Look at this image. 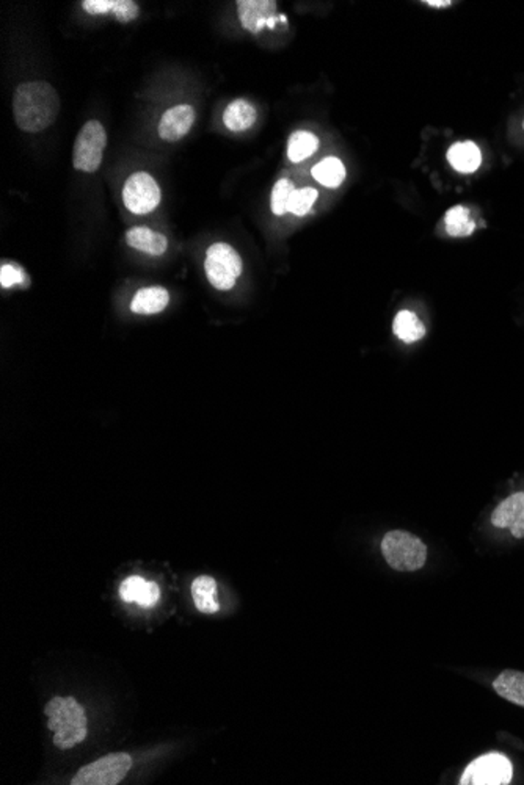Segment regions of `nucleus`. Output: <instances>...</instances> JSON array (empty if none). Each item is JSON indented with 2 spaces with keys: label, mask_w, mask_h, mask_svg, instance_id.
<instances>
[{
  "label": "nucleus",
  "mask_w": 524,
  "mask_h": 785,
  "mask_svg": "<svg viewBox=\"0 0 524 785\" xmlns=\"http://www.w3.org/2000/svg\"><path fill=\"white\" fill-rule=\"evenodd\" d=\"M23 280V270L17 269L15 265H2V270H0V286L4 287V289L21 284Z\"/></svg>",
  "instance_id": "nucleus-26"
},
{
  "label": "nucleus",
  "mask_w": 524,
  "mask_h": 785,
  "mask_svg": "<svg viewBox=\"0 0 524 785\" xmlns=\"http://www.w3.org/2000/svg\"><path fill=\"white\" fill-rule=\"evenodd\" d=\"M523 129H524V120H523Z\"/></svg>",
  "instance_id": "nucleus-30"
},
{
  "label": "nucleus",
  "mask_w": 524,
  "mask_h": 785,
  "mask_svg": "<svg viewBox=\"0 0 524 785\" xmlns=\"http://www.w3.org/2000/svg\"><path fill=\"white\" fill-rule=\"evenodd\" d=\"M446 232L451 237H469L476 231V221L473 220L471 210L465 206H454L444 215Z\"/></svg>",
  "instance_id": "nucleus-20"
},
{
  "label": "nucleus",
  "mask_w": 524,
  "mask_h": 785,
  "mask_svg": "<svg viewBox=\"0 0 524 785\" xmlns=\"http://www.w3.org/2000/svg\"><path fill=\"white\" fill-rule=\"evenodd\" d=\"M425 5L433 6V8H444V6L453 5L451 0H427Z\"/></svg>",
  "instance_id": "nucleus-29"
},
{
  "label": "nucleus",
  "mask_w": 524,
  "mask_h": 785,
  "mask_svg": "<svg viewBox=\"0 0 524 785\" xmlns=\"http://www.w3.org/2000/svg\"><path fill=\"white\" fill-rule=\"evenodd\" d=\"M133 767V758L123 752L109 754L79 769L72 785H115L126 778Z\"/></svg>",
  "instance_id": "nucleus-7"
},
{
  "label": "nucleus",
  "mask_w": 524,
  "mask_h": 785,
  "mask_svg": "<svg viewBox=\"0 0 524 785\" xmlns=\"http://www.w3.org/2000/svg\"><path fill=\"white\" fill-rule=\"evenodd\" d=\"M127 245L149 256H162L168 248V240L164 234L149 228H133L126 234Z\"/></svg>",
  "instance_id": "nucleus-12"
},
{
  "label": "nucleus",
  "mask_w": 524,
  "mask_h": 785,
  "mask_svg": "<svg viewBox=\"0 0 524 785\" xmlns=\"http://www.w3.org/2000/svg\"><path fill=\"white\" fill-rule=\"evenodd\" d=\"M162 199L159 186L155 177L138 171L127 179L123 188V203L129 212L135 215H146L157 207Z\"/></svg>",
  "instance_id": "nucleus-8"
},
{
  "label": "nucleus",
  "mask_w": 524,
  "mask_h": 785,
  "mask_svg": "<svg viewBox=\"0 0 524 785\" xmlns=\"http://www.w3.org/2000/svg\"><path fill=\"white\" fill-rule=\"evenodd\" d=\"M276 2L272 0H239L238 15L245 30L258 34L262 28L275 27Z\"/></svg>",
  "instance_id": "nucleus-9"
},
{
  "label": "nucleus",
  "mask_w": 524,
  "mask_h": 785,
  "mask_svg": "<svg viewBox=\"0 0 524 785\" xmlns=\"http://www.w3.org/2000/svg\"><path fill=\"white\" fill-rule=\"evenodd\" d=\"M13 113L21 131L41 133L52 126L60 113V96L43 80L21 83L13 98Z\"/></svg>",
  "instance_id": "nucleus-1"
},
{
  "label": "nucleus",
  "mask_w": 524,
  "mask_h": 785,
  "mask_svg": "<svg viewBox=\"0 0 524 785\" xmlns=\"http://www.w3.org/2000/svg\"><path fill=\"white\" fill-rule=\"evenodd\" d=\"M168 302H170V293L164 287H144L135 293L131 302V311L140 315H155L162 313Z\"/></svg>",
  "instance_id": "nucleus-13"
},
{
  "label": "nucleus",
  "mask_w": 524,
  "mask_h": 785,
  "mask_svg": "<svg viewBox=\"0 0 524 785\" xmlns=\"http://www.w3.org/2000/svg\"><path fill=\"white\" fill-rule=\"evenodd\" d=\"M192 598L201 613L212 615L220 610L217 602V583L212 577L201 576L192 583Z\"/></svg>",
  "instance_id": "nucleus-18"
},
{
  "label": "nucleus",
  "mask_w": 524,
  "mask_h": 785,
  "mask_svg": "<svg viewBox=\"0 0 524 785\" xmlns=\"http://www.w3.org/2000/svg\"><path fill=\"white\" fill-rule=\"evenodd\" d=\"M45 714L49 718V729L56 732L54 745L57 748L71 749L87 738V715L74 697L50 699Z\"/></svg>",
  "instance_id": "nucleus-2"
},
{
  "label": "nucleus",
  "mask_w": 524,
  "mask_h": 785,
  "mask_svg": "<svg viewBox=\"0 0 524 785\" xmlns=\"http://www.w3.org/2000/svg\"><path fill=\"white\" fill-rule=\"evenodd\" d=\"M315 199H317V192L315 188L305 187L294 190L293 196L289 199L287 212H291L295 217H305L309 210L313 209Z\"/></svg>",
  "instance_id": "nucleus-23"
},
{
  "label": "nucleus",
  "mask_w": 524,
  "mask_h": 785,
  "mask_svg": "<svg viewBox=\"0 0 524 785\" xmlns=\"http://www.w3.org/2000/svg\"><path fill=\"white\" fill-rule=\"evenodd\" d=\"M447 160L458 173H475L482 164V154L477 144L473 142H458L447 151Z\"/></svg>",
  "instance_id": "nucleus-17"
},
{
  "label": "nucleus",
  "mask_w": 524,
  "mask_h": 785,
  "mask_svg": "<svg viewBox=\"0 0 524 785\" xmlns=\"http://www.w3.org/2000/svg\"><path fill=\"white\" fill-rule=\"evenodd\" d=\"M524 519V491L510 494L491 513L490 521L499 530L512 527Z\"/></svg>",
  "instance_id": "nucleus-14"
},
{
  "label": "nucleus",
  "mask_w": 524,
  "mask_h": 785,
  "mask_svg": "<svg viewBox=\"0 0 524 785\" xmlns=\"http://www.w3.org/2000/svg\"><path fill=\"white\" fill-rule=\"evenodd\" d=\"M381 555L396 571H420L427 561V546L413 533L391 530L381 539Z\"/></svg>",
  "instance_id": "nucleus-3"
},
{
  "label": "nucleus",
  "mask_w": 524,
  "mask_h": 785,
  "mask_svg": "<svg viewBox=\"0 0 524 785\" xmlns=\"http://www.w3.org/2000/svg\"><path fill=\"white\" fill-rule=\"evenodd\" d=\"M83 10L91 16L113 15L118 23H131L138 16V5L133 0H85Z\"/></svg>",
  "instance_id": "nucleus-11"
},
{
  "label": "nucleus",
  "mask_w": 524,
  "mask_h": 785,
  "mask_svg": "<svg viewBox=\"0 0 524 785\" xmlns=\"http://www.w3.org/2000/svg\"><path fill=\"white\" fill-rule=\"evenodd\" d=\"M107 146V133L100 122H85L74 143L72 165L82 173H96L102 164V155Z\"/></svg>",
  "instance_id": "nucleus-5"
},
{
  "label": "nucleus",
  "mask_w": 524,
  "mask_h": 785,
  "mask_svg": "<svg viewBox=\"0 0 524 785\" xmlns=\"http://www.w3.org/2000/svg\"><path fill=\"white\" fill-rule=\"evenodd\" d=\"M205 271L217 291H231L242 273V259L231 245L214 243L206 254Z\"/></svg>",
  "instance_id": "nucleus-4"
},
{
  "label": "nucleus",
  "mask_w": 524,
  "mask_h": 785,
  "mask_svg": "<svg viewBox=\"0 0 524 785\" xmlns=\"http://www.w3.org/2000/svg\"><path fill=\"white\" fill-rule=\"evenodd\" d=\"M493 690L508 703L524 707V671H502L493 681Z\"/></svg>",
  "instance_id": "nucleus-15"
},
{
  "label": "nucleus",
  "mask_w": 524,
  "mask_h": 785,
  "mask_svg": "<svg viewBox=\"0 0 524 785\" xmlns=\"http://www.w3.org/2000/svg\"><path fill=\"white\" fill-rule=\"evenodd\" d=\"M392 333L405 344H414L424 337L425 328L413 311H401L392 322Z\"/></svg>",
  "instance_id": "nucleus-19"
},
{
  "label": "nucleus",
  "mask_w": 524,
  "mask_h": 785,
  "mask_svg": "<svg viewBox=\"0 0 524 785\" xmlns=\"http://www.w3.org/2000/svg\"><path fill=\"white\" fill-rule=\"evenodd\" d=\"M313 177L326 187L337 188L346 179V168L337 157H326L313 168Z\"/></svg>",
  "instance_id": "nucleus-22"
},
{
  "label": "nucleus",
  "mask_w": 524,
  "mask_h": 785,
  "mask_svg": "<svg viewBox=\"0 0 524 785\" xmlns=\"http://www.w3.org/2000/svg\"><path fill=\"white\" fill-rule=\"evenodd\" d=\"M194 122L195 111L190 105H175L160 118L159 137L168 143L179 142L187 135Z\"/></svg>",
  "instance_id": "nucleus-10"
},
{
  "label": "nucleus",
  "mask_w": 524,
  "mask_h": 785,
  "mask_svg": "<svg viewBox=\"0 0 524 785\" xmlns=\"http://www.w3.org/2000/svg\"><path fill=\"white\" fill-rule=\"evenodd\" d=\"M144 585H146V580L142 578V577H129V578H126L122 583V587H120V596H122L123 600L127 602V604H133V602L137 604L138 598H140V594L144 591Z\"/></svg>",
  "instance_id": "nucleus-25"
},
{
  "label": "nucleus",
  "mask_w": 524,
  "mask_h": 785,
  "mask_svg": "<svg viewBox=\"0 0 524 785\" xmlns=\"http://www.w3.org/2000/svg\"><path fill=\"white\" fill-rule=\"evenodd\" d=\"M159 598V587H157L155 582H146L144 591H142L140 598H138L137 604L140 605V607H144V609H148V607H153V605L157 604Z\"/></svg>",
  "instance_id": "nucleus-27"
},
{
  "label": "nucleus",
  "mask_w": 524,
  "mask_h": 785,
  "mask_svg": "<svg viewBox=\"0 0 524 785\" xmlns=\"http://www.w3.org/2000/svg\"><path fill=\"white\" fill-rule=\"evenodd\" d=\"M317 149H319V138L315 137V133L298 131L289 138L287 157L293 164H298L308 159L309 155L315 154Z\"/></svg>",
  "instance_id": "nucleus-21"
},
{
  "label": "nucleus",
  "mask_w": 524,
  "mask_h": 785,
  "mask_svg": "<svg viewBox=\"0 0 524 785\" xmlns=\"http://www.w3.org/2000/svg\"><path fill=\"white\" fill-rule=\"evenodd\" d=\"M510 533H512V536L515 539H524V519L523 521L517 522V524H513L512 527L508 528Z\"/></svg>",
  "instance_id": "nucleus-28"
},
{
  "label": "nucleus",
  "mask_w": 524,
  "mask_h": 785,
  "mask_svg": "<svg viewBox=\"0 0 524 785\" xmlns=\"http://www.w3.org/2000/svg\"><path fill=\"white\" fill-rule=\"evenodd\" d=\"M512 780V762L504 754L490 752L469 763L458 784L508 785Z\"/></svg>",
  "instance_id": "nucleus-6"
},
{
  "label": "nucleus",
  "mask_w": 524,
  "mask_h": 785,
  "mask_svg": "<svg viewBox=\"0 0 524 785\" xmlns=\"http://www.w3.org/2000/svg\"><path fill=\"white\" fill-rule=\"evenodd\" d=\"M258 120V111L247 100L232 101L223 113V122L231 133H243L253 127Z\"/></svg>",
  "instance_id": "nucleus-16"
},
{
  "label": "nucleus",
  "mask_w": 524,
  "mask_h": 785,
  "mask_svg": "<svg viewBox=\"0 0 524 785\" xmlns=\"http://www.w3.org/2000/svg\"><path fill=\"white\" fill-rule=\"evenodd\" d=\"M294 188L293 182L289 179H280L272 188L271 207L273 214L282 217L286 214L289 199L293 196Z\"/></svg>",
  "instance_id": "nucleus-24"
}]
</instances>
